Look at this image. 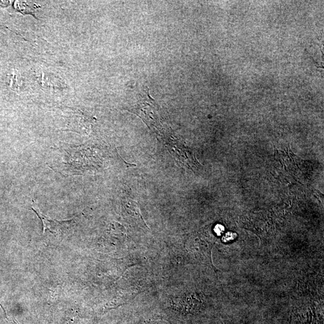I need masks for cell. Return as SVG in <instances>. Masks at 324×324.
<instances>
[{
  "label": "cell",
  "mask_w": 324,
  "mask_h": 324,
  "mask_svg": "<svg viewBox=\"0 0 324 324\" xmlns=\"http://www.w3.org/2000/svg\"><path fill=\"white\" fill-rule=\"evenodd\" d=\"M129 111L134 113L142 119L147 124L148 128L155 130L161 135L168 126L167 124H162V120L159 114L158 105L155 100L150 96L148 91L145 92L144 96L140 97V100Z\"/></svg>",
  "instance_id": "cell-1"
},
{
  "label": "cell",
  "mask_w": 324,
  "mask_h": 324,
  "mask_svg": "<svg viewBox=\"0 0 324 324\" xmlns=\"http://www.w3.org/2000/svg\"><path fill=\"white\" fill-rule=\"evenodd\" d=\"M124 207L129 216L135 218H140V220L145 222L144 218L142 217V215L140 214L138 204L136 202L131 199H128L124 204Z\"/></svg>",
  "instance_id": "cell-2"
}]
</instances>
